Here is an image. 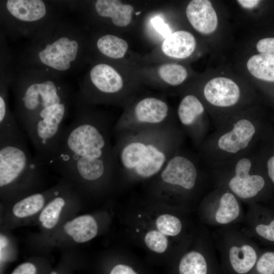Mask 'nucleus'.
<instances>
[{
  "instance_id": "obj_1",
  "label": "nucleus",
  "mask_w": 274,
  "mask_h": 274,
  "mask_svg": "<svg viewBox=\"0 0 274 274\" xmlns=\"http://www.w3.org/2000/svg\"><path fill=\"white\" fill-rule=\"evenodd\" d=\"M78 107L64 126L48 166L79 183H96L118 170L111 140L114 124Z\"/></svg>"
},
{
  "instance_id": "obj_2",
  "label": "nucleus",
  "mask_w": 274,
  "mask_h": 274,
  "mask_svg": "<svg viewBox=\"0 0 274 274\" xmlns=\"http://www.w3.org/2000/svg\"><path fill=\"white\" fill-rule=\"evenodd\" d=\"M117 170L135 178L158 175L176 154L179 140L174 124L115 134Z\"/></svg>"
},
{
  "instance_id": "obj_3",
  "label": "nucleus",
  "mask_w": 274,
  "mask_h": 274,
  "mask_svg": "<svg viewBox=\"0 0 274 274\" xmlns=\"http://www.w3.org/2000/svg\"><path fill=\"white\" fill-rule=\"evenodd\" d=\"M45 165L30 153L25 139L0 143V187L2 190L27 187Z\"/></svg>"
},
{
  "instance_id": "obj_4",
  "label": "nucleus",
  "mask_w": 274,
  "mask_h": 274,
  "mask_svg": "<svg viewBox=\"0 0 274 274\" xmlns=\"http://www.w3.org/2000/svg\"><path fill=\"white\" fill-rule=\"evenodd\" d=\"M216 235L217 248L238 274H246L255 265L261 250L245 232L232 226L222 227Z\"/></svg>"
},
{
  "instance_id": "obj_5",
  "label": "nucleus",
  "mask_w": 274,
  "mask_h": 274,
  "mask_svg": "<svg viewBox=\"0 0 274 274\" xmlns=\"http://www.w3.org/2000/svg\"><path fill=\"white\" fill-rule=\"evenodd\" d=\"M168 116L169 109L165 101L156 97H146L114 124L112 133L162 127L170 123Z\"/></svg>"
},
{
  "instance_id": "obj_6",
  "label": "nucleus",
  "mask_w": 274,
  "mask_h": 274,
  "mask_svg": "<svg viewBox=\"0 0 274 274\" xmlns=\"http://www.w3.org/2000/svg\"><path fill=\"white\" fill-rule=\"evenodd\" d=\"M158 174L163 184L185 190L195 187L198 176L195 164L187 157L177 154L168 160Z\"/></svg>"
},
{
  "instance_id": "obj_7",
  "label": "nucleus",
  "mask_w": 274,
  "mask_h": 274,
  "mask_svg": "<svg viewBox=\"0 0 274 274\" xmlns=\"http://www.w3.org/2000/svg\"><path fill=\"white\" fill-rule=\"evenodd\" d=\"M251 162L247 158L239 159L235 167L234 176L229 181L228 187L237 197L243 199L254 198L263 191L266 181L258 174H250Z\"/></svg>"
},
{
  "instance_id": "obj_8",
  "label": "nucleus",
  "mask_w": 274,
  "mask_h": 274,
  "mask_svg": "<svg viewBox=\"0 0 274 274\" xmlns=\"http://www.w3.org/2000/svg\"><path fill=\"white\" fill-rule=\"evenodd\" d=\"M204 216L210 225L222 228L238 222L243 215L237 197L231 191H226L206 206Z\"/></svg>"
},
{
  "instance_id": "obj_9",
  "label": "nucleus",
  "mask_w": 274,
  "mask_h": 274,
  "mask_svg": "<svg viewBox=\"0 0 274 274\" xmlns=\"http://www.w3.org/2000/svg\"><path fill=\"white\" fill-rule=\"evenodd\" d=\"M79 45L75 40L61 37L52 44H47L39 53L41 61L56 70L64 71L71 67L78 51Z\"/></svg>"
},
{
  "instance_id": "obj_10",
  "label": "nucleus",
  "mask_w": 274,
  "mask_h": 274,
  "mask_svg": "<svg viewBox=\"0 0 274 274\" xmlns=\"http://www.w3.org/2000/svg\"><path fill=\"white\" fill-rule=\"evenodd\" d=\"M248 230L252 236L274 247V210L259 204L251 206L246 215Z\"/></svg>"
},
{
  "instance_id": "obj_11",
  "label": "nucleus",
  "mask_w": 274,
  "mask_h": 274,
  "mask_svg": "<svg viewBox=\"0 0 274 274\" xmlns=\"http://www.w3.org/2000/svg\"><path fill=\"white\" fill-rule=\"evenodd\" d=\"M203 94L206 100L211 104L227 107L232 106L238 101L240 90L238 85L232 80L217 77L206 84Z\"/></svg>"
},
{
  "instance_id": "obj_12",
  "label": "nucleus",
  "mask_w": 274,
  "mask_h": 274,
  "mask_svg": "<svg viewBox=\"0 0 274 274\" xmlns=\"http://www.w3.org/2000/svg\"><path fill=\"white\" fill-rule=\"evenodd\" d=\"M186 13L189 22L198 32L210 34L216 30L217 15L210 1H191L186 8Z\"/></svg>"
},
{
  "instance_id": "obj_13",
  "label": "nucleus",
  "mask_w": 274,
  "mask_h": 274,
  "mask_svg": "<svg viewBox=\"0 0 274 274\" xmlns=\"http://www.w3.org/2000/svg\"><path fill=\"white\" fill-rule=\"evenodd\" d=\"M255 132V128L250 121L241 119L234 124L231 130L219 138L218 147L222 151L236 153L247 147Z\"/></svg>"
},
{
  "instance_id": "obj_14",
  "label": "nucleus",
  "mask_w": 274,
  "mask_h": 274,
  "mask_svg": "<svg viewBox=\"0 0 274 274\" xmlns=\"http://www.w3.org/2000/svg\"><path fill=\"white\" fill-rule=\"evenodd\" d=\"M90 77L96 89L105 94H116L123 87L121 76L113 67L107 64L100 63L93 67Z\"/></svg>"
},
{
  "instance_id": "obj_15",
  "label": "nucleus",
  "mask_w": 274,
  "mask_h": 274,
  "mask_svg": "<svg viewBox=\"0 0 274 274\" xmlns=\"http://www.w3.org/2000/svg\"><path fill=\"white\" fill-rule=\"evenodd\" d=\"M195 46V38L191 33L179 30L165 39L161 49L167 56L183 59L188 57L193 52Z\"/></svg>"
},
{
  "instance_id": "obj_16",
  "label": "nucleus",
  "mask_w": 274,
  "mask_h": 274,
  "mask_svg": "<svg viewBox=\"0 0 274 274\" xmlns=\"http://www.w3.org/2000/svg\"><path fill=\"white\" fill-rule=\"evenodd\" d=\"M6 7L13 16L23 21L39 20L46 13V5L41 0H8Z\"/></svg>"
},
{
  "instance_id": "obj_17",
  "label": "nucleus",
  "mask_w": 274,
  "mask_h": 274,
  "mask_svg": "<svg viewBox=\"0 0 274 274\" xmlns=\"http://www.w3.org/2000/svg\"><path fill=\"white\" fill-rule=\"evenodd\" d=\"M95 8L99 16L111 18L114 25L121 27L130 23L133 10L132 6L117 0L96 1Z\"/></svg>"
},
{
  "instance_id": "obj_18",
  "label": "nucleus",
  "mask_w": 274,
  "mask_h": 274,
  "mask_svg": "<svg viewBox=\"0 0 274 274\" xmlns=\"http://www.w3.org/2000/svg\"><path fill=\"white\" fill-rule=\"evenodd\" d=\"M63 228L74 241L79 243L88 242L94 238L98 230L95 220L89 215H81L67 222Z\"/></svg>"
},
{
  "instance_id": "obj_19",
  "label": "nucleus",
  "mask_w": 274,
  "mask_h": 274,
  "mask_svg": "<svg viewBox=\"0 0 274 274\" xmlns=\"http://www.w3.org/2000/svg\"><path fill=\"white\" fill-rule=\"evenodd\" d=\"M6 94L0 96V143L24 139L21 128L9 111Z\"/></svg>"
},
{
  "instance_id": "obj_20",
  "label": "nucleus",
  "mask_w": 274,
  "mask_h": 274,
  "mask_svg": "<svg viewBox=\"0 0 274 274\" xmlns=\"http://www.w3.org/2000/svg\"><path fill=\"white\" fill-rule=\"evenodd\" d=\"M204 112L200 100L193 95H187L181 101L178 115L181 123L188 128L193 127Z\"/></svg>"
},
{
  "instance_id": "obj_21",
  "label": "nucleus",
  "mask_w": 274,
  "mask_h": 274,
  "mask_svg": "<svg viewBox=\"0 0 274 274\" xmlns=\"http://www.w3.org/2000/svg\"><path fill=\"white\" fill-rule=\"evenodd\" d=\"M247 66L249 72L257 79L274 82V56L260 53L248 60Z\"/></svg>"
},
{
  "instance_id": "obj_22",
  "label": "nucleus",
  "mask_w": 274,
  "mask_h": 274,
  "mask_svg": "<svg viewBox=\"0 0 274 274\" xmlns=\"http://www.w3.org/2000/svg\"><path fill=\"white\" fill-rule=\"evenodd\" d=\"M46 194H29L18 201L13 207V213L18 218H26L38 213L44 207Z\"/></svg>"
},
{
  "instance_id": "obj_23",
  "label": "nucleus",
  "mask_w": 274,
  "mask_h": 274,
  "mask_svg": "<svg viewBox=\"0 0 274 274\" xmlns=\"http://www.w3.org/2000/svg\"><path fill=\"white\" fill-rule=\"evenodd\" d=\"M59 192L44 208L39 216V221L42 225L46 229H51L57 224L60 213L66 202L63 195Z\"/></svg>"
},
{
  "instance_id": "obj_24",
  "label": "nucleus",
  "mask_w": 274,
  "mask_h": 274,
  "mask_svg": "<svg viewBox=\"0 0 274 274\" xmlns=\"http://www.w3.org/2000/svg\"><path fill=\"white\" fill-rule=\"evenodd\" d=\"M96 45L101 53L114 59L123 57L128 49L126 41L112 35L100 37L97 40Z\"/></svg>"
},
{
  "instance_id": "obj_25",
  "label": "nucleus",
  "mask_w": 274,
  "mask_h": 274,
  "mask_svg": "<svg viewBox=\"0 0 274 274\" xmlns=\"http://www.w3.org/2000/svg\"><path fill=\"white\" fill-rule=\"evenodd\" d=\"M179 272L180 274H207L208 265L204 256L196 251L186 253L180 260Z\"/></svg>"
},
{
  "instance_id": "obj_26",
  "label": "nucleus",
  "mask_w": 274,
  "mask_h": 274,
  "mask_svg": "<svg viewBox=\"0 0 274 274\" xmlns=\"http://www.w3.org/2000/svg\"><path fill=\"white\" fill-rule=\"evenodd\" d=\"M158 74L164 81L173 86L182 83L187 76L186 68L182 65L176 63L162 65L159 68Z\"/></svg>"
},
{
  "instance_id": "obj_27",
  "label": "nucleus",
  "mask_w": 274,
  "mask_h": 274,
  "mask_svg": "<svg viewBox=\"0 0 274 274\" xmlns=\"http://www.w3.org/2000/svg\"><path fill=\"white\" fill-rule=\"evenodd\" d=\"M157 228L162 234L168 236H176L181 231L182 224L177 217L169 214L159 216L156 222Z\"/></svg>"
},
{
  "instance_id": "obj_28",
  "label": "nucleus",
  "mask_w": 274,
  "mask_h": 274,
  "mask_svg": "<svg viewBox=\"0 0 274 274\" xmlns=\"http://www.w3.org/2000/svg\"><path fill=\"white\" fill-rule=\"evenodd\" d=\"M145 243L150 250L158 253L164 252L168 245L166 237L157 230L149 231L145 235Z\"/></svg>"
},
{
  "instance_id": "obj_29",
  "label": "nucleus",
  "mask_w": 274,
  "mask_h": 274,
  "mask_svg": "<svg viewBox=\"0 0 274 274\" xmlns=\"http://www.w3.org/2000/svg\"><path fill=\"white\" fill-rule=\"evenodd\" d=\"M254 267L258 274H274V250L261 251Z\"/></svg>"
},
{
  "instance_id": "obj_30",
  "label": "nucleus",
  "mask_w": 274,
  "mask_h": 274,
  "mask_svg": "<svg viewBox=\"0 0 274 274\" xmlns=\"http://www.w3.org/2000/svg\"><path fill=\"white\" fill-rule=\"evenodd\" d=\"M256 48L260 53H266L274 56V38H267L259 40Z\"/></svg>"
},
{
  "instance_id": "obj_31",
  "label": "nucleus",
  "mask_w": 274,
  "mask_h": 274,
  "mask_svg": "<svg viewBox=\"0 0 274 274\" xmlns=\"http://www.w3.org/2000/svg\"><path fill=\"white\" fill-rule=\"evenodd\" d=\"M151 22L154 28L165 38L172 34L169 26L160 17H154L151 19Z\"/></svg>"
},
{
  "instance_id": "obj_32",
  "label": "nucleus",
  "mask_w": 274,
  "mask_h": 274,
  "mask_svg": "<svg viewBox=\"0 0 274 274\" xmlns=\"http://www.w3.org/2000/svg\"><path fill=\"white\" fill-rule=\"evenodd\" d=\"M35 266L29 262L22 263L16 267L11 274H35Z\"/></svg>"
},
{
  "instance_id": "obj_33",
  "label": "nucleus",
  "mask_w": 274,
  "mask_h": 274,
  "mask_svg": "<svg viewBox=\"0 0 274 274\" xmlns=\"http://www.w3.org/2000/svg\"><path fill=\"white\" fill-rule=\"evenodd\" d=\"M110 274H136L129 266L118 264L111 270Z\"/></svg>"
},
{
  "instance_id": "obj_34",
  "label": "nucleus",
  "mask_w": 274,
  "mask_h": 274,
  "mask_svg": "<svg viewBox=\"0 0 274 274\" xmlns=\"http://www.w3.org/2000/svg\"><path fill=\"white\" fill-rule=\"evenodd\" d=\"M267 174L270 182L274 185V156L270 157L267 163Z\"/></svg>"
},
{
  "instance_id": "obj_35",
  "label": "nucleus",
  "mask_w": 274,
  "mask_h": 274,
  "mask_svg": "<svg viewBox=\"0 0 274 274\" xmlns=\"http://www.w3.org/2000/svg\"><path fill=\"white\" fill-rule=\"evenodd\" d=\"M237 3L243 8L252 9L255 7L260 2L258 0H238Z\"/></svg>"
},
{
  "instance_id": "obj_36",
  "label": "nucleus",
  "mask_w": 274,
  "mask_h": 274,
  "mask_svg": "<svg viewBox=\"0 0 274 274\" xmlns=\"http://www.w3.org/2000/svg\"><path fill=\"white\" fill-rule=\"evenodd\" d=\"M140 13H141V12H138V13H136V15H139V14H140Z\"/></svg>"
},
{
  "instance_id": "obj_37",
  "label": "nucleus",
  "mask_w": 274,
  "mask_h": 274,
  "mask_svg": "<svg viewBox=\"0 0 274 274\" xmlns=\"http://www.w3.org/2000/svg\"><path fill=\"white\" fill-rule=\"evenodd\" d=\"M272 208L274 210V206Z\"/></svg>"
}]
</instances>
